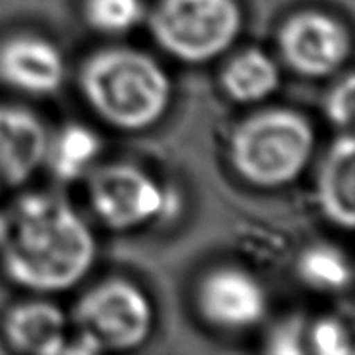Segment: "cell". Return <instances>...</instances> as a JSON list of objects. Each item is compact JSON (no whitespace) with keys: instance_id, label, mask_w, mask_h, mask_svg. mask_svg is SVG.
Masks as SVG:
<instances>
[{"instance_id":"obj_6","label":"cell","mask_w":355,"mask_h":355,"mask_svg":"<svg viewBox=\"0 0 355 355\" xmlns=\"http://www.w3.org/2000/svg\"><path fill=\"white\" fill-rule=\"evenodd\" d=\"M88 199L101 224L123 232L151 222L166 207L157 182L132 164H109L88 182Z\"/></svg>"},{"instance_id":"obj_14","label":"cell","mask_w":355,"mask_h":355,"mask_svg":"<svg viewBox=\"0 0 355 355\" xmlns=\"http://www.w3.org/2000/svg\"><path fill=\"white\" fill-rule=\"evenodd\" d=\"M100 149L101 141L96 132L83 124H69L54 141H48L46 161L60 180L73 182L92 166Z\"/></svg>"},{"instance_id":"obj_9","label":"cell","mask_w":355,"mask_h":355,"mask_svg":"<svg viewBox=\"0 0 355 355\" xmlns=\"http://www.w3.org/2000/svg\"><path fill=\"white\" fill-rule=\"evenodd\" d=\"M65 78L60 50L40 37L19 35L0 44V83L31 96H50Z\"/></svg>"},{"instance_id":"obj_4","label":"cell","mask_w":355,"mask_h":355,"mask_svg":"<svg viewBox=\"0 0 355 355\" xmlns=\"http://www.w3.org/2000/svg\"><path fill=\"white\" fill-rule=\"evenodd\" d=\"M73 323L77 336L65 352H123L146 342L153 327V308L130 281L109 279L78 300Z\"/></svg>"},{"instance_id":"obj_15","label":"cell","mask_w":355,"mask_h":355,"mask_svg":"<svg viewBox=\"0 0 355 355\" xmlns=\"http://www.w3.org/2000/svg\"><path fill=\"white\" fill-rule=\"evenodd\" d=\"M298 273L304 283L317 291H342L352 281V268L338 248L319 245L308 248L298 262Z\"/></svg>"},{"instance_id":"obj_19","label":"cell","mask_w":355,"mask_h":355,"mask_svg":"<svg viewBox=\"0 0 355 355\" xmlns=\"http://www.w3.org/2000/svg\"><path fill=\"white\" fill-rule=\"evenodd\" d=\"M302 327L300 323H285L279 327L275 334L271 336L270 352L273 354H302L306 347L302 346Z\"/></svg>"},{"instance_id":"obj_2","label":"cell","mask_w":355,"mask_h":355,"mask_svg":"<svg viewBox=\"0 0 355 355\" xmlns=\"http://www.w3.org/2000/svg\"><path fill=\"white\" fill-rule=\"evenodd\" d=\"M78 85L88 105L121 130H144L161 121L172 94L161 65L134 48H107L90 55Z\"/></svg>"},{"instance_id":"obj_3","label":"cell","mask_w":355,"mask_h":355,"mask_svg":"<svg viewBox=\"0 0 355 355\" xmlns=\"http://www.w3.org/2000/svg\"><path fill=\"white\" fill-rule=\"evenodd\" d=\"M313 128L296 111L268 109L237 124L230 159L245 182L256 187L291 184L313 153Z\"/></svg>"},{"instance_id":"obj_13","label":"cell","mask_w":355,"mask_h":355,"mask_svg":"<svg viewBox=\"0 0 355 355\" xmlns=\"http://www.w3.org/2000/svg\"><path fill=\"white\" fill-rule=\"evenodd\" d=\"M279 71L270 55L247 50L233 58L222 71V88L237 103H256L277 90Z\"/></svg>"},{"instance_id":"obj_17","label":"cell","mask_w":355,"mask_h":355,"mask_svg":"<svg viewBox=\"0 0 355 355\" xmlns=\"http://www.w3.org/2000/svg\"><path fill=\"white\" fill-rule=\"evenodd\" d=\"M309 349L321 355H352L354 347L349 342L346 327L338 319H319L308 332Z\"/></svg>"},{"instance_id":"obj_11","label":"cell","mask_w":355,"mask_h":355,"mask_svg":"<svg viewBox=\"0 0 355 355\" xmlns=\"http://www.w3.org/2000/svg\"><path fill=\"white\" fill-rule=\"evenodd\" d=\"M4 336L16 352L31 355L65 354L69 346L63 311L46 300L21 302L4 319Z\"/></svg>"},{"instance_id":"obj_5","label":"cell","mask_w":355,"mask_h":355,"mask_svg":"<svg viewBox=\"0 0 355 355\" xmlns=\"http://www.w3.org/2000/svg\"><path fill=\"white\" fill-rule=\"evenodd\" d=\"M243 25L235 0H159L149 16L155 42L180 62L205 63L232 46Z\"/></svg>"},{"instance_id":"obj_10","label":"cell","mask_w":355,"mask_h":355,"mask_svg":"<svg viewBox=\"0 0 355 355\" xmlns=\"http://www.w3.org/2000/svg\"><path fill=\"white\" fill-rule=\"evenodd\" d=\"M44 124L27 109L0 105V187L25 184L46 161Z\"/></svg>"},{"instance_id":"obj_1","label":"cell","mask_w":355,"mask_h":355,"mask_svg":"<svg viewBox=\"0 0 355 355\" xmlns=\"http://www.w3.org/2000/svg\"><path fill=\"white\" fill-rule=\"evenodd\" d=\"M96 241L69 202L25 195L0 218V260L14 283L35 293H60L90 271Z\"/></svg>"},{"instance_id":"obj_16","label":"cell","mask_w":355,"mask_h":355,"mask_svg":"<svg viewBox=\"0 0 355 355\" xmlns=\"http://www.w3.org/2000/svg\"><path fill=\"white\" fill-rule=\"evenodd\" d=\"M86 21L96 31L121 35L134 29L144 19L141 0H86Z\"/></svg>"},{"instance_id":"obj_12","label":"cell","mask_w":355,"mask_h":355,"mask_svg":"<svg viewBox=\"0 0 355 355\" xmlns=\"http://www.w3.org/2000/svg\"><path fill=\"white\" fill-rule=\"evenodd\" d=\"M317 205L331 224L352 230L355 222V141L340 136L329 147L317 172Z\"/></svg>"},{"instance_id":"obj_8","label":"cell","mask_w":355,"mask_h":355,"mask_svg":"<svg viewBox=\"0 0 355 355\" xmlns=\"http://www.w3.org/2000/svg\"><path fill=\"white\" fill-rule=\"evenodd\" d=\"M201 315L220 329L243 331L266 313V293L252 275L235 268H218L202 279L197 293Z\"/></svg>"},{"instance_id":"obj_7","label":"cell","mask_w":355,"mask_h":355,"mask_svg":"<svg viewBox=\"0 0 355 355\" xmlns=\"http://www.w3.org/2000/svg\"><path fill=\"white\" fill-rule=\"evenodd\" d=\"M279 48L286 65L302 77H329L346 63L352 39L346 27L321 12L288 17L279 31Z\"/></svg>"},{"instance_id":"obj_18","label":"cell","mask_w":355,"mask_h":355,"mask_svg":"<svg viewBox=\"0 0 355 355\" xmlns=\"http://www.w3.org/2000/svg\"><path fill=\"white\" fill-rule=\"evenodd\" d=\"M354 101L355 78L352 73H347L332 86L324 98V113L329 121L338 128H349L354 121Z\"/></svg>"}]
</instances>
